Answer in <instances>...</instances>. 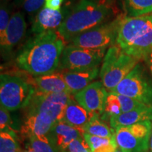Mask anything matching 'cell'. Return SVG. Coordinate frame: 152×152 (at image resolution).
<instances>
[{"label": "cell", "instance_id": "836d02e7", "mask_svg": "<svg viewBox=\"0 0 152 152\" xmlns=\"http://www.w3.org/2000/svg\"><path fill=\"white\" fill-rule=\"evenodd\" d=\"M21 152H35L33 151V149H31V148H30V149H28V150H26V151H21Z\"/></svg>", "mask_w": 152, "mask_h": 152}, {"label": "cell", "instance_id": "d6986e66", "mask_svg": "<svg viewBox=\"0 0 152 152\" xmlns=\"http://www.w3.org/2000/svg\"><path fill=\"white\" fill-rule=\"evenodd\" d=\"M83 130L84 133L101 137L111 138L115 135L114 129L110 128L106 123L101 121L97 114H94Z\"/></svg>", "mask_w": 152, "mask_h": 152}, {"label": "cell", "instance_id": "4fadbf2b", "mask_svg": "<svg viewBox=\"0 0 152 152\" xmlns=\"http://www.w3.org/2000/svg\"><path fill=\"white\" fill-rule=\"evenodd\" d=\"M83 134V131L61 121L54 125L47 137L57 152H66L68 145Z\"/></svg>", "mask_w": 152, "mask_h": 152}, {"label": "cell", "instance_id": "ac0fdd59", "mask_svg": "<svg viewBox=\"0 0 152 152\" xmlns=\"http://www.w3.org/2000/svg\"><path fill=\"white\" fill-rule=\"evenodd\" d=\"M94 114L89 113L75 99L71 98L66 106L63 121L68 125L81 130L83 129Z\"/></svg>", "mask_w": 152, "mask_h": 152}, {"label": "cell", "instance_id": "7a4b0ae2", "mask_svg": "<svg viewBox=\"0 0 152 152\" xmlns=\"http://www.w3.org/2000/svg\"><path fill=\"white\" fill-rule=\"evenodd\" d=\"M70 93L43 94L35 91L25 109L20 133L25 137L47 136L57 123L63 121Z\"/></svg>", "mask_w": 152, "mask_h": 152}, {"label": "cell", "instance_id": "ffe728a7", "mask_svg": "<svg viewBox=\"0 0 152 152\" xmlns=\"http://www.w3.org/2000/svg\"><path fill=\"white\" fill-rule=\"evenodd\" d=\"M127 16L138 17L152 13V0H123Z\"/></svg>", "mask_w": 152, "mask_h": 152}, {"label": "cell", "instance_id": "7402d4cb", "mask_svg": "<svg viewBox=\"0 0 152 152\" xmlns=\"http://www.w3.org/2000/svg\"><path fill=\"white\" fill-rule=\"evenodd\" d=\"M29 142L30 148L35 152H57L47 136L30 137Z\"/></svg>", "mask_w": 152, "mask_h": 152}, {"label": "cell", "instance_id": "8fae6325", "mask_svg": "<svg viewBox=\"0 0 152 152\" xmlns=\"http://www.w3.org/2000/svg\"><path fill=\"white\" fill-rule=\"evenodd\" d=\"M26 29L27 23L22 11H17L11 15L10 22L4 35L0 39V48L2 57L9 58L14 47L24 38Z\"/></svg>", "mask_w": 152, "mask_h": 152}, {"label": "cell", "instance_id": "cb8c5ba5", "mask_svg": "<svg viewBox=\"0 0 152 152\" xmlns=\"http://www.w3.org/2000/svg\"><path fill=\"white\" fill-rule=\"evenodd\" d=\"M9 1L1 0L0 7V39L4 35L6 30L8 28L11 16V5L8 3Z\"/></svg>", "mask_w": 152, "mask_h": 152}, {"label": "cell", "instance_id": "1f68e13d", "mask_svg": "<svg viewBox=\"0 0 152 152\" xmlns=\"http://www.w3.org/2000/svg\"><path fill=\"white\" fill-rule=\"evenodd\" d=\"M149 149H150V152H152V132H151V137H150V141H149Z\"/></svg>", "mask_w": 152, "mask_h": 152}, {"label": "cell", "instance_id": "6da1fadb", "mask_svg": "<svg viewBox=\"0 0 152 152\" xmlns=\"http://www.w3.org/2000/svg\"><path fill=\"white\" fill-rule=\"evenodd\" d=\"M64 48L65 41L57 31L34 35L18 51L16 64L36 77L53 73L58 68Z\"/></svg>", "mask_w": 152, "mask_h": 152}, {"label": "cell", "instance_id": "e575fe53", "mask_svg": "<svg viewBox=\"0 0 152 152\" xmlns=\"http://www.w3.org/2000/svg\"><path fill=\"white\" fill-rule=\"evenodd\" d=\"M142 152H149V151H142Z\"/></svg>", "mask_w": 152, "mask_h": 152}, {"label": "cell", "instance_id": "5b68a950", "mask_svg": "<svg viewBox=\"0 0 152 152\" xmlns=\"http://www.w3.org/2000/svg\"><path fill=\"white\" fill-rule=\"evenodd\" d=\"M140 60L125 54L117 45L110 47L101 67L99 76L106 89L112 92L135 67Z\"/></svg>", "mask_w": 152, "mask_h": 152}, {"label": "cell", "instance_id": "ba28073f", "mask_svg": "<svg viewBox=\"0 0 152 152\" xmlns=\"http://www.w3.org/2000/svg\"><path fill=\"white\" fill-rule=\"evenodd\" d=\"M121 17L87 30L73 38L72 45L89 49H106L116 45L118 30Z\"/></svg>", "mask_w": 152, "mask_h": 152}, {"label": "cell", "instance_id": "7c38bea8", "mask_svg": "<svg viewBox=\"0 0 152 152\" xmlns=\"http://www.w3.org/2000/svg\"><path fill=\"white\" fill-rule=\"evenodd\" d=\"M69 12V9L66 8L52 10L44 7L33 19L31 32L34 35H37L45 32L57 31Z\"/></svg>", "mask_w": 152, "mask_h": 152}, {"label": "cell", "instance_id": "d590c367", "mask_svg": "<svg viewBox=\"0 0 152 152\" xmlns=\"http://www.w3.org/2000/svg\"><path fill=\"white\" fill-rule=\"evenodd\" d=\"M7 1H9V0H7Z\"/></svg>", "mask_w": 152, "mask_h": 152}, {"label": "cell", "instance_id": "30bf717a", "mask_svg": "<svg viewBox=\"0 0 152 152\" xmlns=\"http://www.w3.org/2000/svg\"><path fill=\"white\" fill-rule=\"evenodd\" d=\"M108 93L102 81H96L73 94V98L89 113L99 115L104 113Z\"/></svg>", "mask_w": 152, "mask_h": 152}, {"label": "cell", "instance_id": "603a6c76", "mask_svg": "<svg viewBox=\"0 0 152 152\" xmlns=\"http://www.w3.org/2000/svg\"><path fill=\"white\" fill-rule=\"evenodd\" d=\"M0 152H21L14 135L9 131L0 133Z\"/></svg>", "mask_w": 152, "mask_h": 152}, {"label": "cell", "instance_id": "5bb4252c", "mask_svg": "<svg viewBox=\"0 0 152 152\" xmlns=\"http://www.w3.org/2000/svg\"><path fill=\"white\" fill-rule=\"evenodd\" d=\"M33 85L35 91L43 94L70 93L62 72L55 71L35 77Z\"/></svg>", "mask_w": 152, "mask_h": 152}, {"label": "cell", "instance_id": "d6a6232c", "mask_svg": "<svg viewBox=\"0 0 152 152\" xmlns=\"http://www.w3.org/2000/svg\"><path fill=\"white\" fill-rule=\"evenodd\" d=\"M115 152H125V151H123V150L121 149V148L118 147V148H117V149L115 150Z\"/></svg>", "mask_w": 152, "mask_h": 152}, {"label": "cell", "instance_id": "484cf974", "mask_svg": "<svg viewBox=\"0 0 152 152\" xmlns=\"http://www.w3.org/2000/svg\"><path fill=\"white\" fill-rule=\"evenodd\" d=\"M83 137H84L86 142L88 143L92 152L95 151V150L97 149L98 148L101 147H103V146L109 144L113 141V139L115 138V135L111 138L101 137L91 135V134H87V133H84L83 134Z\"/></svg>", "mask_w": 152, "mask_h": 152}, {"label": "cell", "instance_id": "4316f807", "mask_svg": "<svg viewBox=\"0 0 152 152\" xmlns=\"http://www.w3.org/2000/svg\"><path fill=\"white\" fill-rule=\"evenodd\" d=\"M66 152H92V151L84 137L82 136L73 140L68 145Z\"/></svg>", "mask_w": 152, "mask_h": 152}, {"label": "cell", "instance_id": "44dd1931", "mask_svg": "<svg viewBox=\"0 0 152 152\" xmlns=\"http://www.w3.org/2000/svg\"><path fill=\"white\" fill-rule=\"evenodd\" d=\"M103 113L105 116L109 117V120L112 117L117 116L123 113L122 105L119 99L118 94L114 92L108 93Z\"/></svg>", "mask_w": 152, "mask_h": 152}, {"label": "cell", "instance_id": "277c9868", "mask_svg": "<svg viewBox=\"0 0 152 152\" xmlns=\"http://www.w3.org/2000/svg\"><path fill=\"white\" fill-rule=\"evenodd\" d=\"M111 16V9L106 4L79 0L57 32L64 41L71 42L80 34L106 23Z\"/></svg>", "mask_w": 152, "mask_h": 152}, {"label": "cell", "instance_id": "8992f818", "mask_svg": "<svg viewBox=\"0 0 152 152\" xmlns=\"http://www.w3.org/2000/svg\"><path fill=\"white\" fill-rule=\"evenodd\" d=\"M112 92L152 106V79L140 62Z\"/></svg>", "mask_w": 152, "mask_h": 152}, {"label": "cell", "instance_id": "9c48e42d", "mask_svg": "<svg viewBox=\"0 0 152 152\" xmlns=\"http://www.w3.org/2000/svg\"><path fill=\"white\" fill-rule=\"evenodd\" d=\"M106 49H89L69 45L65 47L58 69L85 70L98 67L105 56Z\"/></svg>", "mask_w": 152, "mask_h": 152}, {"label": "cell", "instance_id": "e0dca14e", "mask_svg": "<svg viewBox=\"0 0 152 152\" xmlns=\"http://www.w3.org/2000/svg\"><path fill=\"white\" fill-rule=\"evenodd\" d=\"M145 121H152V106L144 104L131 111L111 118L110 124L115 130L118 127L129 126Z\"/></svg>", "mask_w": 152, "mask_h": 152}, {"label": "cell", "instance_id": "52a82bcc", "mask_svg": "<svg viewBox=\"0 0 152 152\" xmlns=\"http://www.w3.org/2000/svg\"><path fill=\"white\" fill-rule=\"evenodd\" d=\"M34 92L33 85L21 77L5 73L0 75V103L9 111L24 108Z\"/></svg>", "mask_w": 152, "mask_h": 152}, {"label": "cell", "instance_id": "9a60e30c", "mask_svg": "<svg viewBox=\"0 0 152 152\" xmlns=\"http://www.w3.org/2000/svg\"><path fill=\"white\" fill-rule=\"evenodd\" d=\"M100 72L99 68L90 69L62 71L64 79L71 94L83 90L97 77Z\"/></svg>", "mask_w": 152, "mask_h": 152}, {"label": "cell", "instance_id": "2e32d148", "mask_svg": "<svg viewBox=\"0 0 152 152\" xmlns=\"http://www.w3.org/2000/svg\"><path fill=\"white\" fill-rule=\"evenodd\" d=\"M115 138L118 147L125 152H142L149 151V143L139 138L130 130L128 126L115 129Z\"/></svg>", "mask_w": 152, "mask_h": 152}, {"label": "cell", "instance_id": "4dcf8cb0", "mask_svg": "<svg viewBox=\"0 0 152 152\" xmlns=\"http://www.w3.org/2000/svg\"><path fill=\"white\" fill-rule=\"evenodd\" d=\"M144 61H145L146 64H147V67L149 68L150 72L152 75V52L150 53L149 55H147L145 58H144Z\"/></svg>", "mask_w": 152, "mask_h": 152}, {"label": "cell", "instance_id": "83f0119b", "mask_svg": "<svg viewBox=\"0 0 152 152\" xmlns=\"http://www.w3.org/2000/svg\"><path fill=\"white\" fill-rule=\"evenodd\" d=\"M11 124H12V121L9 114V111L1 105L0 106V130L1 132L5 131L7 128L11 130Z\"/></svg>", "mask_w": 152, "mask_h": 152}, {"label": "cell", "instance_id": "3957f363", "mask_svg": "<svg viewBox=\"0 0 152 152\" xmlns=\"http://www.w3.org/2000/svg\"><path fill=\"white\" fill-rule=\"evenodd\" d=\"M116 45L125 54L144 59L152 52V14L121 18Z\"/></svg>", "mask_w": 152, "mask_h": 152}, {"label": "cell", "instance_id": "f1b7e54d", "mask_svg": "<svg viewBox=\"0 0 152 152\" xmlns=\"http://www.w3.org/2000/svg\"><path fill=\"white\" fill-rule=\"evenodd\" d=\"M64 0H45V8L52 10H60Z\"/></svg>", "mask_w": 152, "mask_h": 152}, {"label": "cell", "instance_id": "d4e9b609", "mask_svg": "<svg viewBox=\"0 0 152 152\" xmlns=\"http://www.w3.org/2000/svg\"><path fill=\"white\" fill-rule=\"evenodd\" d=\"M15 3L22 6L26 12L34 18L45 5V0H16Z\"/></svg>", "mask_w": 152, "mask_h": 152}, {"label": "cell", "instance_id": "f546056e", "mask_svg": "<svg viewBox=\"0 0 152 152\" xmlns=\"http://www.w3.org/2000/svg\"><path fill=\"white\" fill-rule=\"evenodd\" d=\"M118 147L116 141H115V138H114L113 141L109 144L98 148L93 152H115Z\"/></svg>", "mask_w": 152, "mask_h": 152}]
</instances>
